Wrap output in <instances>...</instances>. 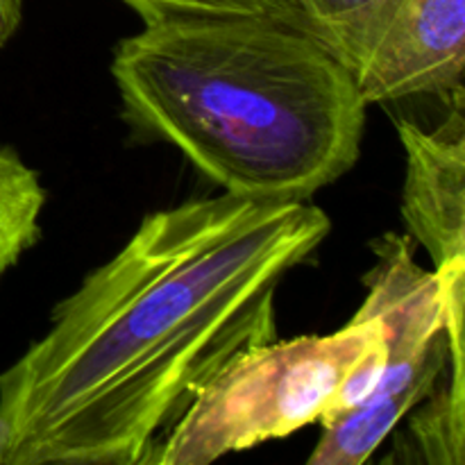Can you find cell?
Masks as SVG:
<instances>
[{"mask_svg": "<svg viewBox=\"0 0 465 465\" xmlns=\"http://www.w3.org/2000/svg\"><path fill=\"white\" fill-rule=\"evenodd\" d=\"M330 232L307 200L148 213L0 372V465H148L225 363L277 339V289Z\"/></svg>", "mask_w": 465, "mask_h": 465, "instance_id": "6da1fadb", "label": "cell"}, {"mask_svg": "<svg viewBox=\"0 0 465 465\" xmlns=\"http://www.w3.org/2000/svg\"><path fill=\"white\" fill-rule=\"evenodd\" d=\"M112 75L139 139L173 145L236 198L309 200L361 157L357 80L289 9L143 21Z\"/></svg>", "mask_w": 465, "mask_h": 465, "instance_id": "7a4b0ae2", "label": "cell"}, {"mask_svg": "<svg viewBox=\"0 0 465 465\" xmlns=\"http://www.w3.org/2000/svg\"><path fill=\"white\" fill-rule=\"evenodd\" d=\"M384 343V322L357 312L331 334L243 350L159 439L148 465H207L321 422L345 377Z\"/></svg>", "mask_w": 465, "mask_h": 465, "instance_id": "3957f363", "label": "cell"}, {"mask_svg": "<svg viewBox=\"0 0 465 465\" xmlns=\"http://www.w3.org/2000/svg\"><path fill=\"white\" fill-rule=\"evenodd\" d=\"M359 312L386 327V361L371 398L322 425L312 465L366 463L448 372L463 371V293H445L436 271L416 262L411 236L386 232L372 243Z\"/></svg>", "mask_w": 465, "mask_h": 465, "instance_id": "277c9868", "label": "cell"}, {"mask_svg": "<svg viewBox=\"0 0 465 465\" xmlns=\"http://www.w3.org/2000/svg\"><path fill=\"white\" fill-rule=\"evenodd\" d=\"M465 0H398L380 45L354 75L366 104L463 95Z\"/></svg>", "mask_w": 465, "mask_h": 465, "instance_id": "5b68a950", "label": "cell"}, {"mask_svg": "<svg viewBox=\"0 0 465 465\" xmlns=\"http://www.w3.org/2000/svg\"><path fill=\"white\" fill-rule=\"evenodd\" d=\"M463 103H452V118L425 130L398 118L407 159L402 216L409 234L434 259V271L465 268V132Z\"/></svg>", "mask_w": 465, "mask_h": 465, "instance_id": "8992f818", "label": "cell"}, {"mask_svg": "<svg viewBox=\"0 0 465 465\" xmlns=\"http://www.w3.org/2000/svg\"><path fill=\"white\" fill-rule=\"evenodd\" d=\"M295 21L336 54L352 75L380 45L398 0H282Z\"/></svg>", "mask_w": 465, "mask_h": 465, "instance_id": "52a82bcc", "label": "cell"}, {"mask_svg": "<svg viewBox=\"0 0 465 465\" xmlns=\"http://www.w3.org/2000/svg\"><path fill=\"white\" fill-rule=\"evenodd\" d=\"M45 189L9 145L0 148V282L41 239Z\"/></svg>", "mask_w": 465, "mask_h": 465, "instance_id": "ba28073f", "label": "cell"}, {"mask_svg": "<svg viewBox=\"0 0 465 465\" xmlns=\"http://www.w3.org/2000/svg\"><path fill=\"white\" fill-rule=\"evenodd\" d=\"M141 21L198 12H259V9H289L282 0H121ZM295 18V16H293Z\"/></svg>", "mask_w": 465, "mask_h": 465, "instance_id": "9c48e42d", "label": "cell"}, {"mask_svg": "<svg viewBox=\"0 0 465 465\" xmlns=\"http://www.w3.org/2000/svg\"><path fill=\"white\" fill-rule=\"evenodd\" d=\"M23 21V0H0V48L9 44Z\"/></svg>", "mask_w": 465, "mask_h": 465, "instance_id": "30bf717a", "label": "cell"}]
</instances>
